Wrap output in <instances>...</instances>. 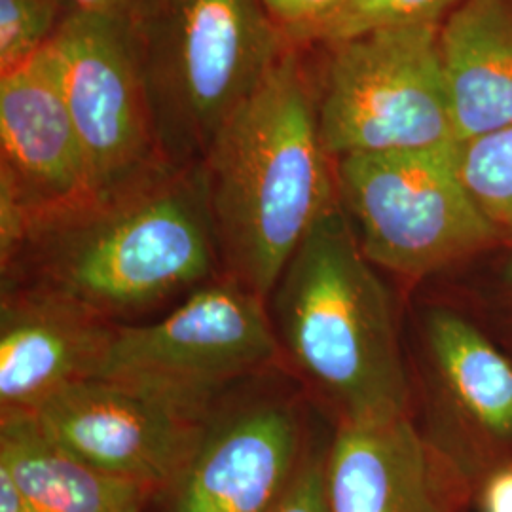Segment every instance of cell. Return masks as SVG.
I'll return each instance as SVG.
<instances>
[{
	"label": "cell",
	"mask_w": 512,
	"mask_h": 512,
	"mask_svg": "<svg viewBox=\"0 0 512 512\" xmlns=\"http://www.w3.org/2000/svg\"><path fill=\"white\" fill-rule=\"evenodd\" d=\"M202 171L219 255L232 279L266 298L338 203L334 160L296 46L220 128Z\"/></svg>",
	"instance_id": "6da1fadb"
},
{
	"label": "cell",
	"mask_w": 512,
	"mask_h": 512,
	"mask_svg": "<svg viewBox=\"0 0 512 512\" xmlns=\"http://www.w3.org/2000/svg\"><path fill=\"white\" fill-rule=\"evenodd\" d=\"M27 258L44 293L105 319L200 285L219 260L202 164H167L137 183L38 220Z\"/></svg>",
	"instance_id": "7a4b0ae2"
},
{
	"label": "cell",
	"mask_w": 512,
	"mask_h": 512,
	"mask_svg": "<svg viewBox=\"0 0 512 512\" xmlns=\"http://www.w3.org/2000/svg\"><path fill=\"white\" fill-rule=\"evenodd\" d=\"M283 346L340 423L406 418L410 380L389 293L340 202L315 222L277 283Z\"/></svg>",
	"instance_id": "3957f363"
},
{
	"label": "cell",
	"mask_w": 512,
	"mask_h": 512,
	"mask_svg": "<svg viewBox=\"0 0 512 512\" xmlns=\"http://www.w3.org/2000/svg\"><path fill=\"white\" fill-rule=\"evenodd\" d=\"M133 29L158 139L177 165L202 164L294 46L260 0H154Z\"/></svg>",
	"instance_id": "277c9868"
},
{
	"label": "cell",
	"mask_w": 512,
	"mask_h": 512,
	"mask_svg": "<svg viewBox=\"0 0 512 512\" xmlns=\"http://www.w3.org/2000/svg\"><path fill=\"white\" fill-rule=\"evenodd\" d=\"M456 147L334 160L338 202L374 266L423 279L503 245L463 183Z\"/></svg>",
	"instance_id": "5b68a950"
},
{
	"label": "cell",
	"mask_w": 512,
	"mask_h": 512,
	"mask_svg": "<svg viewBox=\"0 0 512 512\" xmlns=\"http://www.w3.org/2000/svg\"><path fill=\"white\" fill-rule=\"evenodd\" d=\"M440 25H410L329 46L317 99L332 160L458 145Z\"/></svg>",
	"instance_id": "8992f818"
},
{
	"label": "cell",
	"mask_w": 512,
	"mask_h": 512,
	"mask_svg": "<svg viewBox=\"0 0 512 512\" xmlns=\"http://www.w3.org/2000/svg\"><path fill=\"white\" fill-rule=\"evenodd\" d=\"M277 351L264 298L230 277L198 289L156 323L114 327L95 378L205 416L224 385L272 363Z\"/></svg>",
	"instance_id": "52a82bcc"
},
{
	"label": "cell",
	"mask_w": 512,
	"mask_h": 512,
	"mask_svg": "<svg viewBox=\"0 0 512 512\" xmlns=\"http://www.w3.org/2000/svg\"><path fill=\"white\" fill-rule=\"evenodd\" d=\"M44 52L73 116L95 198L169 162L131 23L71 10Z\"/></svg>",
	"instance_id": "ba28073f"
},
{
	"label": "cell",
	"mask_w": 512,
	"mask_h": 512,
	"mask_svg": "<svg viewBox=\"0 0 512 512\" xmlns=\"http://www.w3.org/2000/svg\"><path fill=\"white\" fill-rule=\"evenodd\" d=\"M2 266L38 220L93 196L73 116L46 52L0 74Z\"/></svg>",
	"instance_id": "9c48e42d"
},
{
	"label": "cell",
	"mask_w": 512,
	"mask_h": 512,
	"mask_svg": "<svg viewBox=\"0 0 512 512\" xmlns=\"http://www.w3.org/2000/svg\"><path fill=\"white\" fill-rule=\"evenodd\" d=\"M27 416L74 458L156 494L179 476L207 431L205 416L101 378L65 387Z\"/></svg>",
	"instance_id": "30bf717a"
},
{
	"label": "cell",
	"mask_w": 512,
	"mask_h": 512,
	"mask_svg": "<svg viewBox=\"0 0 512 512\" xmlns=\"http://www.w3.org/2000/svg\"><path fill=\"white\" fill-rule=\"evenodd\" d=\"M431 429L425 435L463 480L482 482L509 463L512 363L461 313L433 308L423 319Z\"/></svg>",
	"instance_id": "8fae6325"
},
{
	"label": "cell",
	"mask_w": 512,
	"mask_h": 512,
	"mask_svg": "<svg viewBox=\"0 0 512 512\" xmlns=\"http://www.w3.org/2000/svg\"><path fill=\"white\" fill-rule=\"evenodd\" d=\"M302 459L293 408L249 406L207 427L183 471L162 490V512H272Z\"/></svg>",
	"instance_id": "7c38bea8"
},
{
	"label": "cell",
	"mask_w": 512,
	"mask_h": 512,
	"mask_svg": "<svg viewBox=\"0 0 512 512\" xmlns=\"http://www.w3.org/2000/svg\"><path fill=\"white\" fill-rule=\"evenodd\" d=\"M325 488L330 512H454L467 486L406 416L340 423Z\"/></svg>",
	"instance_id": "4fadbf2b"
},
{
	"label": "cell",
	"mask_w": 512,
	"mask_h": 512,
	"mask_svg": "<svg viewBox=\"0 0 512 512\" xmlns=\"http://www.w3.org/2000/svg\"><path fill=\"white\" fill-rule=\"evenodd\" d=\"M114 327L44 291L4 300L0 315L2 416L31 414L69 385L95 378Z\"/></svg>",
	"instance_id": "5bb4252c"
},
{
	"label": "cell",
	"mask_w": 512,
	"mask_h": 512,
	"mask_svg": "<svg viewBox=\"0 0 512 512\" xmlns=\"http://www.w3.org/2000/svg\"><path fill=\"white\" fill-rule=\"evenodd\" d=\"M456 139L512 124V0H463L440 25Z\"/></svg>",
	"instance_id": "9a60e30c"
},
{
	"label": "cell",
	"mask_w": 512,
	"mask_h": 512,
	"mask_svg": "<svg viewBox=\"0 0 512 512\" xmlns=\"http://www.w3.org/2000/svg\"><path fill=\"white\" fill-rule=\"evenodd\" d=\"M0 467L42 512H145L156 494L74 458L46 439L27 414L2 416Z\"/></svg>",
	"instance_id": "2e32d148"
},
{
	"label": "cell",
	"mask_w": 512,
	"mask_h": 512,
	"mask_svg": "<svg viewBox=\"0 0 512 512\" xmlns=\"http://www.w3.org/2000/svg\"><path fill=\"white\" fill-rule=\"evenodd\" d=\"M463 183L503 245H512V124L456 147Z\"/></svg>",
	"instance_id": "e0dca14e"
},
{
	"label": "cell",
	"mask_w": 512,
	"mask_h": 512,
	"mask_svg": "<svg viewBox=\"0 0 512 512\" xmlns=\"http://www.w3.org/2000/svg\"><path fill=\"white\" fill-rule=\"evenodd\" d=\"M461 2L463 0H344L302 44L321 42L336 46L351 38L387 29L442 23Z\"/></svg>",
	"instance_id": "ac0fdd59"
},
{
	"label": "cell",
	"mask_w": 512,
	"mask_h": 512,
	"mask_svg": "<svg viewBox=\"0 0 512 512\" xmlns=\"http://www.w3.org/2000/svg\"><path fill=\"white\" fill-rule=\"evenodd\" d=\"M71 10L65 0H0V74L46 50Z\"/></svg>",
	"instance_id": "d6986e66"
},
{
	"label": "cell",
	"mask_w": 512,
	"mask_h": 512,
	"mask_svg": "<svg viewBox=\"0 0 512 512\" xmlns=\"http://www.w3.org/2000/svg\"><path fill=\"white\" fill-rule=\"evenodd\" d=\"M266 14L298 46L311 31L342 6L344 0H260Z\"/></svg>",
	"instance_id": "ffe728a7"
},
{
	"label": "cell",
	"mask_w": 512,
	"mask_h": 512,
	"mask_svg": "<svg viewBox=\"0 0 512 512\" xmlns=\"http://www.w3.org/2000/svg\"><path fill=\"white\" fill-rule=\"evenodd\" d=\"M272 512H330L325 488V458L304 454V459Z\"/></svg>",
	"instance_id": "44dd1931"
},
{
	"label": "cell",
	"mask_w": 512,
	"mask_h": 512,
	"mask_svg": "<svg viewBox=\"0 0 512 512\" xmlns=\"http://www.w3.org/2000/svg\"><path fill=\"white\" fill-rule=\"evenodd\" d=\"M73 10L120 19L135 25L154 0H65Z\"/></svg>",
	"instance_id": "7402d4cb"
},
{
	"label": "cell",
	"mask_w": 512,
	"mask_h": 512,
	"mask_svg": "<svg viewBox=\"0 0 512 512\" xmlns=\"http://www.w3.org/2000/svg\"><path fill=\"white\" fill-rule=\"evenodd\" d=\"M480 505L484 512H512V461L482 480Z\"/></svg>",
	"instance_id": "603a6c76"
},
{
	"label": "cell",
	"mask_w": 512,
	"mask_h": 512,
	"mask_svg": "<svg viewBox=\"0 0 512 512\" xmlns=\"http://www.w3.org/2000/svg\"><path fill=\"white\" fill-rule=\"evenodd\" d=\"M0 512H42L4 467H0Z\"/></svg>",
	"instance_id": "cb8c5ba5"
},
{
	"label": "cell",
	"mask_w": 512,
	"mask_h": 512,
	"mask_svg": "<svg viewBox=\"0 0 512 512\" xmlns=\"http://www.w3.org/2000/svg\"><path fill=\"white\" fill-rule=\"evenodd\" d=\"M499 291H501V300L505 308L512 315V253L499 275Z\"/></svg>",
	"instance_id": "d4e9b609"
}]
</instances>
